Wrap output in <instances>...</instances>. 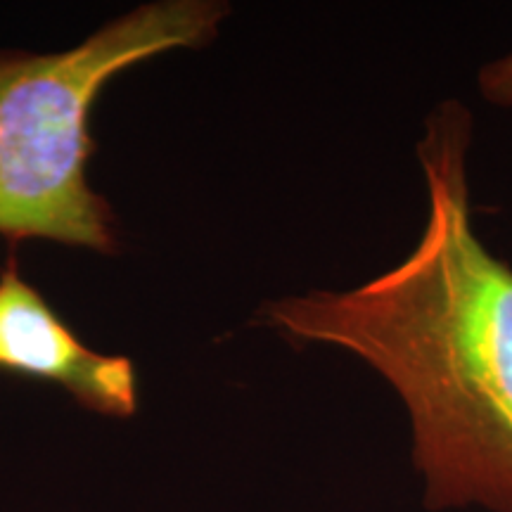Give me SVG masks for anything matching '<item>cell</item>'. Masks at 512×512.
Wrapping results in <instances>:
<instances>
[{
    "mask_svg": "<svg viewBox=\"0 0 512 512\" xmlns=\"http://www.w3.org/2000/svg\"><path fill=\"white\" fill-rule=\"evenodd\" d=\"M0 368L60 384L88 411L114 418L136 413L133 363L81 344L22 278L17 259H8L0 271Z\"/></svg>",
    "mask_w": 512,
    "mask_h": 512,
    "instance_id": "3957f363",
    "label": "cell"
},
{
    "mask_svg": "<svg viewBox=\"0 0 512 512\" xmlns=\"http://www.w3.org/2000/svg\"><path fill=\"white\" fill-rule=\"evenodd\" d=\"M460 100L427 114L415 145L427 223L394 268L351 290L273 299L256 323L366 361L403 401L430 512H512V266L472 223Z\"/></svg>",
    "mask_w": 512,
    "mask_h": 512,
    "instance_id": "6da1fadb",
    "label": "cell"
},
{
    "mask_svg": "<svg viewBox=\"0 0 512 512\" xmlns=\"http://www.w3.org/2000/svg\"><path fill=\"white\" fill-rule=\"evenodd\" d=\"M228 5L166 0L114 19L64 53L0 50V235L117 252L112 207L88 185V121L105 83L147 57L204 48Z\"/></svg>",
    "mask_w": 512,
    "mask_h": 512,
    "instance_id": "7a4b0ae2",
    "label": "cell"
},
{
    "mask_svg": "<svg viewBox=\"0 0 512 512\" xmlns=\"http://www.w3.org/2000/svg\"><path fill=\"white\" fill-rule=\"evenodd\" d=\"M479 93L489 105L512 107V53L484 64L477 74Z\"/></svg>",
    "mask_w": 512,
    "mask_h": 512,
    "instance_id": "277c9868",
    "label": "cell"
}]
</instances>
